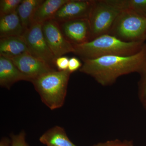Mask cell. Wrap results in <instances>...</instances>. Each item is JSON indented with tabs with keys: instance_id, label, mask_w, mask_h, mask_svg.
<instances>
[{
	"instance_id": "cell-1",
	"label": "cell",
	"mask_w": 146,
	"mask_h": 146,
	"mask_svg": "<svg viewBox=\"0 0 146 146\" xmlns=\"http://www.w3.org/2000/svg\"><path fill=\"white\" fill-rule=\"evenodd\" d=\"M83 60L80 72L93 77L102 85H109L120 76L141 72L146 64V44L132 55L108 56Z\"/></svg>"
},
{
	"instance_id": "cell-2",
	"label": "cell",
	"mask_w": 146,
	"mask_h": 146,
	"mask_svg": "<svg viewBox=\"0 0 146 146\" xmlns=\"http://www.w3.org/2000/svg\"><path fill=\"white\" fill-rule=\"evenodd\" d=\"M145 43L126 42L109 34H105L81 44H73L74 54L84 59L108 56H129L136 54Z\"/></svg>"
},
{
	"instance_id": "cell-3",
	"label": "cell",
	"mask_w": 146,
	"mask_h": 146,
	"mask_svg": "<svg viewBox=\"0 0 146 146\" xmlns=\"http://www.w3.org/2000/svg\"><path fill=\"white\" fill-rule=\"evenodd\" d=\"M71 73L68 70L46 73L32 82L42 102L52 110L63 106Z\"/></svg>"
},
{
	"instance_id": "cell-4",
	"label": "cell",
	"mask_w": 146,
	"mask_h": 146,
	"mask_svg": "<svg viewBox=\"0 0 146 146\" xmlns=\"http://www.w3.org/2000/svg\"><path fill=\"white\" fill-rule=\"evenodd\" d=\"M126 9L125 0H94L89 18L90 41L108 34L119 14Z\"/></svg>"
},
{
	"instance_id": "cell-5",
	"label": "cell",
	"mask_w": 146,
	"mask_h": 146,
	"mask_svg": "<svg viewBox=\"0 0 146 146\" xmlns=\"http://www.w3.org/2000/svg\"><path fill=\"white\" fill-rule=\"evenodd\" d=\"M108 34L125 42L145 43L146 18L131 9H124L119 14Z\"/></svg>"
},
{
	"instance_id": "cell-6",
	"label": "cell",
	"mask_w": 146,
	"mask_h": 146,
	"mask_svg": "<svg viewBox=\"0 0 146 146\" xmlns=\"http://www.w3.org/2000/svg\"><path fill=\"white\" fill-rule=\"evenodd\" d=\"M42 25V24L33 22L22 36L26 43L29 52L53 68L56 58L46 42Z\"/></svg>"
},
{
	"instance_id": "cell-7",
	"label": "cell",
	"mask_w": 146,
	"mask_h": 146,
	"mask_svg": "<svg viewBox=\"0 0 146 146\" xmlns=\"http://www.w3.org/2000/svg\"><path fill=\"white\" fill-rule=\"evenodd\" d=\"M42 32L47 44L56 58L70 52H74V46L66 39L58 23L54 19L42 24Z\"/></svg>"
},
{
	"instance_id": "cell-8",
	"label": "cell",
	"mask_w": 146,
	"mask_h": 146,
	"mask_svg": "<svg viewBox=\"0 0 146 146\" xmlns=\"http://www.w3.org/2000/svg\"><path fill=\"white\" fill-rule=\"evenodd\" d=\"M9 59L21 72L29 79L31 82L46 73L55 70L49 65L29 52Z\"/></svg>"
},
{
	"instance_id": "cell-9",
	"label": "cell",
	"mask_w": 146,
	"mask_h": 146,
	"mask_svg": "<svg viewBox=\"0 0 146 146\" xmlns=\"http://www.w3.org/2000/svg\"><path fill=\"white\" fill-rule=\"evenodd\" d=\"M94 0H69L54 17L55 21L63 23L77 19H89Z\"/></svg>"
},
{
	"instance_id": "cell-10",
	"label": "cell",
	"mask_w": 146,
	"mask_h": 146,
	"mask_svg": "<svg viewBox=\"0 0 146 146\" xmlns=\"http://www.w3.org/2000/svg\"><path fill=\"white\" fill-rule=\"evenodd\" d=\"M61 27L64 36L72 44H81L91 40V27L88 18L64 22Z\"/></svg>"
},
{
	"instance_id": "cell-11",
	"label": "cell",
	"mask_w": 146,
	"mask_h": 146,
	"mask_svg": "<svg viewBox=\"0 0 146 146\" xmlns=\"http://www.w3.org/2000/svg\"><path fill=\"white\" fill-rule=\"evenodd\" d=\"M30 81L10 59L0 55V85L7 89L20 81Z\"/></svg>"
},
{
	"instance_id": "cell-12",
	"label": "cell",
	"mask_w": 146,
	"mask_h": 146,
	"mask_svg": "<svg viewBox=\"0 0 146 146\" xmlns=\"http://www.w3.org/2000/svg\"><path fill=\"white\" fill-rule=\"evenodd\" d=\"M27 52L28 48L22 36L1 38L0 55L10 58Z\"/></svg>"
},
{
	"instance_id": "cell-13",
	"label": "cell",
	"mask_w": 146,
	"mask_h": 146,
	"mask_svg": "<svg viewBox=\"0 0 146 146\" xmlns=\"http://www.w3.org/2000/svg\"><path fill=\"white\" fill-rule=\"evenodd\" d=\"M69 0H46L36 9L33 18V22L42 24L53 19L58 11Z\"/></svg>"
},
{
	"instance_id": "cell-14",
	"label": "cell",
	"mask_w": 146,
	"mask_h": 146,
	"mask_svg": "<svg viewBox=\"0 0 146 146\" xmlns=\"http://www.w3.org/2000/svg\"><path fill=\"white\" fill-rule=\"evenodd\" d=\"M25 29L17 12L1 17L0 37L22 36Z\"/></svg>"
},
{
	"instance_id": "cell-15",
	"label": "cell",
	"mask_w": 146,
	"mask_h": 146,
	"mask_svg": "<svg viewBox=\"0 0 146 146\" xmlns=\"http://www.w3.org/2000/svg\"><path fill=\"white\" fill-rule=\"evenodd\" d=\"M39 141L47 146H76L69 139L64 129L55 126L45 132Z\"/></svg>"
},
{
	"instance_id": "cell-16",
	"label": "cell",
	"mask_w": 146,
	"mask_h": 146,
	"mask_svg": "<svg viewBox=\"0 0 146 146\" xmlns=\"http://www.w3.org/2000/svg\"><path fill=\"white\" fill-rule=\"evenodd\" d=\"M44 0H23L16 12L25 30L32 23L34 13Z\"/></svg>"
},
{
	"instance_id": "cell-17",
	"label": "cell",
	"mask_w": 146,
	"mask_h": 146,
	"mask_svg": "<svg viewBox=\"0 0 146 146\" xmlns=\"http://www.w3.org/2000/svg\"><path fill=\"white\" fill-rule=\"evenodd\" d=\"M23 0H1L0 16L9 15L16 11L17 9Z\"/></svg>"
},
{
	"instance_id": "cell-18",
	"label": "cell",
	"mask_w": 146,
	"mask_h": 146,
	"mask_svg": "<svg viewBox=\"0 0 146 146\" xmlns=\"http://www.w3.org/2000/svg\"><path fill=\"white\" fill-rule=\"evenodd\" d=\"M126 6L127 9L146 18V0H126Z\"/></svg>"
},
{
	"instance_id": "cell-19",
	"label": "cell",
	"mask_w": 146,
	"mask_h": 146,
	"mask_svg": "<svg viewBox=\"0 0 146 146\" xmlns=\"http://www.w3.org/2000/svg\"><path fill=\"white\" fill-rule=\"evenodd\" d=\"M11 146H28L26 141V134L22 131L19 134L11 136Z\"/></svg>"
},
{
	"instance_id": "cell-20",
	"label": "cell",
	"mask_w": 146,
	"mask_h": 146,
	"mask_svg": "<svg viewBox=\"0 0 146 146\" xmlns=\"http://www.w3.org/2000/svg\"><path fill=\"white\" fill-rule=\"evenodd\" d=\"M139 74L141 75V79L139 83L140 94L141 97L146 98V64Z\"/></svg>"
},
{
	"instance_id": "cell-21",
	"label": "cell",
	"mask_w": 146,
	"mask_h": 146,
	"mask_svg": "<svg viewBox=\"0 0 146 146\" xmlns=\"http://www.w3.org/2000/svg\"><path fill=\"white\" fill-rule=\"evenodd\" d=\"M69 59L66 56H60L56 58L55 61L58 71H65L68 70Z\"/></svg>"
},
{
	"instance_id": "cell-22",
	"label": "cell",
	"mask_w": 146,
	"mask_h": 146,
	"mask_svg": "<svg viewBox=\"0 0 146 146\" xmlns=\"http://www.w3.org/2000/svg\"><path fill=\"white\" fill-rule=\"evenodd\" d=\"M82 64L80 60L77 58L73 57L69 59L68 70L71 73L80 69Z\"/></svg>"
},
{
	"instance_id": "cell-23",
	"label": "cell",
	"mask_w": 146,
	"mask_h": 146,
	"mask_svg": "<svg viewBox=\"0 0 146 146\" xmlns=\"http://www.w3.org/2000/svg\"><path fill=\"white\" fill-rule=\"evenodd\" d=\"M94 146H133L129 143L121 142L119 141H109L106 143H100Z\"/></svg>"
},
{
	"instance_id": "cell-24",
	"label": "cell",
	"mask_w": 146,
	"mask_h": 146,
	"mask_svg": "<svg viewBox=\"0 0 146 146\" xmlns=\"http://www.w3.org/2000/svg\"><path fill=\"white\" fill-rule=\"evenodd\" d=\"M0 146H10V141L7 138H3L0 142Z\"/></svg>"
},
{
	"instance_id": "cell-25",
	"label": "cell",
	"mask_w": 146,
	"mask_h": 146,
	"mask_svg": "<svg viewBox=\"0 0 146 146\" xmlns=\"http://www.w3.org/2000/svg\"></svg>"
}]
</instances>
